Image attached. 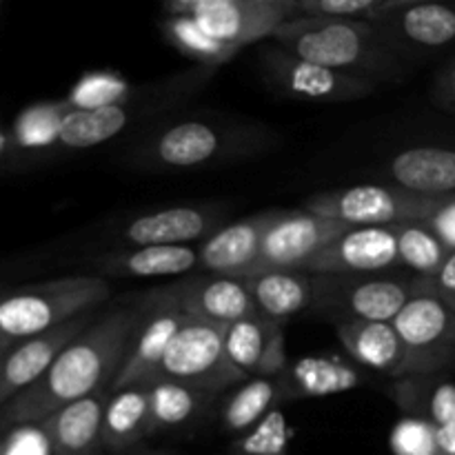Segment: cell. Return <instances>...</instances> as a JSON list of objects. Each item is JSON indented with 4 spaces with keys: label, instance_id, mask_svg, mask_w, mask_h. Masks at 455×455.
Masks as SVG:
<instances>
[{
    "label": "cell",
    "instance_id": "cell-32",
    "mask_svg": "<svg viewBox=\"0 0 455 455\" xmlns=\"http://www.w3.org/2000/svg\"><path fill=\"white\" fill-rule=\"evenodd\" d=\"M163 34L182 56L200 62V65L216 67L231 60L238 49L220 43L200 27L194 16H169L163 20Z\"/></svg>",
    "mask_w": 455,
    "mask_h": 455
},
{
    "label": "cell",
    "instance_id": "cell-9",
    "mask_svg": "<svg viewBox=\"0 0 455 455\" xmlns=\"http://www.w3.org/2000/svg\"><path fill=\"white\" fill-rule=\"evenodd\" d=\"M400 267L398 225L349 227L305 265L314 275L385 274Z\"/></svg>",
    "mask_w": 455,
    "mask_h": 455
},
{
    "label": "cell",
    "instance_id": "cell-36",
    "mask_svg": "<svg viewBox=\"0 0 455 455\" xmlns=\"http://www.w3.org/2000/svg\"><path fill=\"white\" fill-rule=\"evenodd\" d=\"M435 434L438 427L420 416H404L395 422L389 435V447L394 455H435Z\"/></svg>",
    "mask_w": 455,
    "mask_h": 455
},
{
    "label": "cell",
    "instance_id": "cell-16",
    "mask_svg": "<svg viewBox=\"0 0 455 455\" xmlns=\"http://www.w3.org/2000/svg\"><path fill=\"white\" fill-rule=\"evenodd\" d=\"M382 38L407 60L455 44V0L404 7L376 22Z\"/></svg>",
    "mask_w": 455,
    "mask_h": 455
},
{
    "label": "cell",
    "instance_id": "cell-2",
    "mask_svg": "<svg viewBox=\"0 0 455 455\" xmlns=\"http://www.w3.org/2000/svg\"><path fill=\"white\" fill-rule=\"evenodd\" d=\"M274 43L336 71L376 80L398 78L407 62L387 44L376 22L363 18L302 16L278 27Z\"/></svg>",
    "mask_w": 455,
    "mask_h": 455
},
{
    "label": "cell",
    "instance_id": "cell-33",
    "mask_svg": "<svg viewBox=\"0 0 455 455\" xmlns=\"http://www.w3.org/2000/svg\"><path fill=\"white\" fill-rule=\"evenodd\" d=\"M69 105L67 102H38L20 111L7 138L18 149H44L60 145V124Z\"/></svg>",
    "mask_w": 455,
    "mask_h": 455
},
{
    "label": "cell",
    "instance_id": "cell-38",
    "mask_svg": "<svg viewBox=\"0 0 455 455\" xmlns=\"http://www.w3.org/2000/svg\"><path fill=\"white\" fill-rule=\"evenodd\" d=\"M3 455H52V449L43 427L22 425L7 429Z\"/></svg>",
    "mask_w": 455,
    "mask_h": 455
},
{
    "label": "cell",
    "instance_id": "cell-37",
    "mask_svg": "<svg viewBox=\"0 0 455 455\" xmlns=\"http://www.w3.org/2000/svg\"><path fill=\"white\" fill-rule=\"evenodd\" d=\"M298 3H300V12L307 13V16H338L369 20V16L385 0H298Z\"/></svg>",
    "mask_w": 455,
    "mask_h": 455
},
{
    "label": "cell",
    "instance_id": "cell-5",
    "mask_svg": "<svg viewBox=\"0 0 455 455\" xmlns=\"http://www.w3.org/2000/svg\"><path fill=\"white\" fill-rule=\"evenodd\" d=\"M443 204V198L413 194L398 185H354L311 196L305 209L349 227H394L427 222Z\"/></svg>",
    "mask_w": 455,
    "mask_h": 455
},
{
    "label": "cell",
    "instance_id": "cell-20",
    "mask_svg": "<svg viewBox=\"0 0 455 455\" xmlns=\"http://www.w3.org/2000/svg\"><path fill=\"white\" fill-rule=\"evenodd\" d=\"M109 394L102 391L76 400L38 422L47 435L52 455H93L102 447V420Z\"/></svg>",
    "mask_w": 455,
    "mask_h": 455
},
{
    "label": "cell",
    "instance_id": "cell-43",
    "mask_svg": "<svg viewBox=\"0 0 455 455\" xmlns=\"http://www.w3.org/2000/svg\"><path fill=\"white\" fill-rule=\"evenodd\" d=\"M422 3H444V0H385V3H382L380 7L369 16V20L378 22L382 20V18L391 16L394 12H400V9L413 7V4H422Z\"/></svg>",
    "mask_w": 455,
    "mask_h": 455
},
{
    "label": "cell",
    "instance_id": "cell-29",
    "mask_svg": "<svg viewBox=\"0 0 455 455\" xmlns=\"http://www.w3.org/2000/svg\"><path fill=\"white\" fill-rule=\"evenodd\" d=\"M132 120L127 102L102 109H67L60 124V145L67 149H89L118 136Z\"/></svg>",
    "mask_w": 455,
    "mask_h": 455
},
{
    "label": "cell",
    "instance_id": "cell-41",
    "mask_svg": "<svg viewBox=\"0 0 455 455\" xmlns=\"http://www.w3.org/2000/svg\"><path fill=\"white\" fill-rule=\"evenodd\" d=\"M435 96H438L440 107L455 114V56L440 71L438 84H435Z\"/></svg>",
    "mask_w": 455,
    "mask_h": 455
},
{
    "label": "cell",
    "instance_id": "cell-30",
    "mask_svg": "<svg viewBox=\"0 0 455 455\" xmlns=\"http://www.w3.org/2000/svg\"><path fill=\"white\" fill-rule=\"evenodd\" d=\"M209 398H212L209 394H203V391L182 385V382L164 380V378L151 382L149 435L178 429V427H185L187 422L196 420Z\"/></svg>",
    "mask_w": 455,
    "mask_h": 455
},
{
    "label": "cell",
    "instance_id": "cell-17",
    "mask_svg": "<svg viewBox=\"0 0 455 455\" xmlns=\"http://www.w3.org/2000/svg\"><path fill=\"white\" fill-rule=\"evenodd\" d=\"M225 354L244 380L283 376L289 367L283 324L260 314L225 329Z\"/></svg>",
    "mask_w": 455,
    "mask_h": 455
},
{
    "label": "cell",
    "instance_id": "cell-11",
    "mask_svg": "<svg viewBox=\"0 0 455 455\" xmlns=\"http://www.w3.org/2000/svg\"><path fill=\"white\" fill-rule=\"evenodd\" d=\"M296 16H302L298 0H225L194 13L209 36L238 52L251 43L274 38L278 27Z\"/></svg>",
    "mask_w": 455,
    "mask_h": 455
},
{
    "label": "cell",
    "instance_id": "cell-24",
    "mask_svg": "<svg viewBox=\"0 0 455 455\" xmlns=\"http://www.w3.org/2000/svg\"><path fill=\"white\" fill-rule=\"evenodd\" d=\"M287 400L327 398L363 385V373L336 355H305L283 373Z\"/></svg>",
    "mask_w": 455,
    "mask_h": 455
},
{
    "label": "cell",
    "instance_id": "cell-45",
    "mask_svg": "<svg viewBox=\"0 0 455 455\" xmlns=\"http://www.w3.org/2000/svg\"><path fill=\"white\" fill-rule=\"evenodd\" d=\"M142 455H169V453H160V451H156V453H142Z\"/></svg>",
    "mask_w": 455,
    "mask_h": 455
},
{
    "label": "cell",
    "instance_id": "cell-44",
    "mask_svg": "<svg viewBox=\"0 0 455 455\" xmlns=\"http://www.w3.org/2000/svg\"><path fill=\"white\" fill-rule=\"evenodd\" d=\"M435 447H438V453L435 455H455V422L447 427H438Z\"/></svg>",
    "mask_w": 455,
    "mask_h": 455
},
{
    "label": "cell",
    "instance_id": "cell-23",
    "mask_svg": "<svg viewBox=\"0 0 455 455\" xmlns=\"http://www.w3.org/2000/svg\"><path fill=\"white\" fill-rule=\"evenodd\" d=\"M249 293L256 302L258 314L283 324L300 311L314 307V274L307 271H265L247 275Z\"/></svg>",
    "mask_w": 455,
    "mask_h": 455
},
{
    "label": "cell",
    "instance_id": "cell-1",
    "mask_svg": "<svg viewBox=\"0 0 455 455\" xmlns=\"http://www.w3.org/2000/svg\"><path fill=\"white\" fill-rule=\"evenodd\" d=\"M140 324L136 311L118 309L84 329L36 385L3 404L4 429L38 425L76 400L111 391Z\"/></svg>",
    "mask_w": 455,
    "mask_h": 455
},
{
    "label": "cell",
    "instance_id": "cell-35",
    "mask_svg": "<svg viewBox=\"0 0 455 455\" xmlns=\"http://www.w3.org/2000/svg\"><path fill=\"white\" fill-rule=\"evenodd\" d=\"M291 425L283 409H274L265 420L240 435L231 447V455H289Z\"/></svg>",
    "mask_w": 455,
    "mask_h": 455
},
{
    "label": "cell",
    "instance_id": "cell-39",
    "mask_svg": "<svg viewBox=\"0 0 455 455\" xmlns=\"http://www.w3.org/2000/svg\"><path fill=\"white\" fill-rule=\"evenodd\" d=\"M425 283H427V291L435 293V296L443 298L451 309H455V251L449 253L443 269H440L434 278L425 280Z\"/></svg>",
    "mask_w": 455,
    "mask_h": 455
},
{
    "label": "cell",
    "instance_id": "cell-42",
    "mask_svg": "<svg viewBox=\"0 0 455 455\" xmlns=\"http://www.w3.org/2000/svg\"><path fill=\"white\" fill-rule=\"evenodd\" d=\"M218 3H225V0H163L164 12L169 16H194L200 9H207Z\"/></svg>",
    "mask_w": 455,
    "mask_h": 455
},
{
    "label": "cell",
    "instance_id": "cell-13",
    "mask_svg": "<svg viewBox=\"0 0 455 455\" xmlns=\"http://www.w3.org/2000/svg\"><path fill=\"white\" fill-rule=\"evenodd\" d=\"M394 327L404 345L429 360L438 373L455 363V309L443 298L427 291V283L395 315Z\"/></svg>",
    "mask_w": 455,
    "mask_h": 455
},
{
    "label": "cell",
    "instance_id": "cell-15",
    "mask_svg": "<svg viewBox=\"0 0 455 455\" xmlns=\"http://www.w3.org/2000/svg\"><path fill=\"white\" fill-rule=\"evenodd\" d=\"M338 338L355 363L385 376L403 380L438 373L429 360L420 358L404 345L394 323H340Z\"/></svg>",
    "mask_w": 455,
    "mask_h": 455
},
{
    "label": "cell",
    "instance_id": "cell-19",
    "mask_svg": "<svg viewBox=\"0 0 455 455\" xmlns=\"http://www.w3.org/2000/svg\"><path fill=\"white\" fill-rule=\"evenodd\" d=\"M220 213L203 207H167L142 213L120 229L124 243L132 247L151 244H189L204 235L216 234Z\"/></svg>",
    "mask_w": 455,
    "mask_h": 455
},
{
    "label": "cell",
    "instance_id": "cell-46",
    "mask_svg": "<svg viewBox=\"0 0 455 455\" xmlns=\"http://www.w3.org/2000/svg\"><path fill=\"white\" fill-rule=\"evenodd\" d=\"M269 3H283V0H269Z\"/></svg>",
    "mask_w": 455,
    "mask_h": 455
},
{
    "label": "cell",
    "instance_id": "cell-28",
    "mask_svg": "<svg viewBox=\"0 0 455 455\" xmlns=\"http://www.w3.org/2000/svg\"><path fill=\"white\" fill-rule=\"evenodd\" d=\"M394 398L409 416H420L435 427L455 422V382L434 376L403 378L395 385Z\"/></svg>",
    "mask_w": 455,
    "mask_h": 455
},
{
    "label": "cell",
    "instance_id": "cell-6",
    "mask_svg": "<svg viewBox=\"0 0 455 455\" xmlns=\"http://www.w3.org/2000/svg\"><path fill=\"white\" fill-rule=\"evenodd\" d=\"M225 329L204 320H187L167 349L158 380L182 382L209 395L244 382L243 373L225 354Z\"/></svg>",
    "mask_w": 455,
    "mask_h": 455
},
{
    "label": "cell",
    "instance_id": "cell-34",
    "mask_svg": "<svg viewBox=\"0 0 455 455\" xmlns=\"http://www.w3.org/2000/svg\"><path fill=\"white\" fill-rule=\"evenodd\" d=\"M129 92L132 87L127 80L114 71H87L71 87L65 102L71 109H102L127 102Z\"/></svg>",
    "mask_w": 455,
    "mask_h": 455
},
{
    "label": "cell",
    "instance_id": "cell-4",
    "mask_svg": "<svg viewBox=\"0 0 455 455\" xmlns=\"http://www.w3.org/2000/svg\"><path fill=\"white\" fill-rule=\"evenodd\" d=\"M314 309L340 323H394L413 296L425 289V278L360 274L314 275Z\"/></svg>",
    "mask_w": 455,
    "mask_h": 455
},
{
    "label": "cell",
    "instance_id": "cell-18",
    "mask_svg": "<svg viewBox=\"0 0 455 455\" xmlns=\"http://www.w3.org/2000/svg\"><path fill=\"white\" fill-rule=\"evenodd\" d=\"M278 212H262L222 227L200 244V267L212 274L244 278L260 256L262 238Z\"/></svg>",
    "mask_w": 455,
    "mask_h": 455
},
{
    "label": "cell",
    "instance_id": "cell-3",
    "mask_svg": "<svg viewBox=\"0 0 455 455\" xmlns=\"http://www.w3.org/2000/svg\"><path fill=\"white\" fill-rule=\"evenodd\" d=\"M107 298L109 283L100 275H67L16 289L0 305V351L92 314Z\"/></svg>",
    "mask_w": 455,
    "mask_h": 455
},
{
    "label": "cell",
    "instance_id": "cell-8",
    "mask_svg": "<svg viewBox=\"0 0 455 455\" xmlns=\"http://www.w3.org/2000/svg\"><path fill=\"white\" fill-rule=\"evenodd\" d=\"M260 65L274 84L291 96L315 102H349L369 96L376 83L305 60L280 44L260 49Z\"/></svg>",
    "mask_w": 455,
    "mask_h": 455
},
{
    "label": "cell",
    "instance_id": "cell-22",
    "mask_svg": "<svg viewBox=\"0 0 455 455\" xmlns=\"http://www.w3.org/2000/svg\"><path fill=\"white\" fill-rule=\"evenodd\" d=\"M225 142V136L216 124L203 123V120H185L154 138L151 158L163 167L194 169L216 160Z\"/></svg>",
    "mask_w": 455,
    "mask_h": 455
},
{
    "label": "cell",
    "instance_id": "cell-21",
    "mask_svg": "<svg viewBox=\"0 0 455 455\" xmlns=\"http://www.w3.org/2000/svg\"><path fill=\"white\" fill-rule=\"evenodd\" d=\"M394 185L429 198L455 196V149L411 147L394 156L389 164Z\"/></svg>",
    "mask_w": 455,
    "mask_h": 455
},
{
    "label": "cell",
    "instance_id": "cell-14",
    "mask_svg": "<svg viewBox=\"0 0 455 455\" xmlns=\"http://www.w3.org/2000/svg\"><path fill=\"white\" fill-rule=\"evenodd\" d=\"M151 311L140 318L136 333H133L132 342H129L127 355L120 367L118 376H116L114 387L116 389H124V387L133 385H151L158 380L160 364H163L167 349L172 347L173 338L178 336L187 320L191 315L182 314L178 307L172 302H164L151 293Z\"/></svg>",
    "mask_w": 455,
    "mask_h": 455
},
{
    "label": "cell",
    "instance_id": "cell-12",
    "mask_svg": "<svg viewBox=\"0 0 455 455\" xmlns=\"http://www.w3.org/2000/svg\"><path fill=\"white\" fill-rule=\"evenodd\" d=\"M100 315L96 311L78 315L69 323L56 329L38 333L34 338L18 342L12 349L3 354L0 364V403H9L13 395L22 394L31 385L40 380L52 369L58 355L80 336L87 327H92Z\"/></svg>",
    "mask_w": 455,
    "mask_h": 455
},
{
    "label": "cell",
    "instance_id": "cell-31",
    "mask_svg": "<svg viewBox=\"0 0 455 455\" xmlns=\"http://www.w3.org/2000/svg\"><path fill=\"white\" fill-rule=\"evenodd\" d=\"M400 267H407L418 278H434L447 262L451 249L427 222H404L398 225Z\"/></svg>",
    "mask_w": 455,
    "mask_h": 455
},
{
    "label": "cell",
    "instance_id": "cell-40",
    "mask_svg": "<svg viewBox=\"0 0 455 455\" xmlns=\"http://www.w3.org/2000/svg\"><path fill=\"white\" fill-rule=\"evenodd\" d=\"M427 225L440 235V240H443L451 251H455V196L444 200L443 207L427 220Z\"/></svg>",
    "mask_w": 455,
    "mask_h": 455
},
{
    "label": "cell",
    "instance_id": "cell-10",
    "mask_svg": "<svg viewBox=\"0 0 455 455\" xmlns=\"http://www.w3.org/2000/svg\"><path fill=\"white\" fill-rule=\"evenodd\" d=\"M154 296L164 302H172L191 318L222 324V327H229L249 315H258L256 302L249 293L247 283L235 275L212 274L187 278L156 289Z\"/></svg>",
    "mask_w": 455,
    "mask_h": 455
},
{
    "label": "cell",
    "instance_id": "cell-7",
    "mask_svg": "<svg viewBox=\"0 0 455 455\" xmlns=\"http://www.w3.org/2000/svg\"><path fill=\"white\" fill-rule=\"evenodd\" d=\"M349 229L345 222L302 212H278L262 238L260 256L249 275L265 271H302L333 238ZM247 278V275H244Z\"/></svg>",
    "mask_w": 455,
    "mask_h": 455
},
{
    "label": "cell",
    "instance_id": "cell-26",
    "mask_svg": "<svg viewBox=\"0 0 455 455\" xmlns=\"http://www.w3.org/2000/svg\"><path fill=\"white\" fill-rule=\"evenodd\" d=\"M149 385H133L111 391L102 420V447L124 451L149 435Z\"/></svg>",
    "mask_w": 455,
    "mask_h": 455
},
{
    "label": "cell",
    "instance_id": "cell-27",
    "mask_svg": "<svg viewBox=\"0 0 455 455\" xmlns=\"http://www.w3.org/2000/svg\"><path fill=\"white\" fill-rule=\"evenodd\" d=\"M283 400H287L283 376L249 378L222 404V427L229 434H247L274 409H278Z\"/></svg>",
    "mask_w": 455,
    "mask_h": 455
},
{
    "label": "cell",
    "instance_id": "cell-25",
    "mask_svg": "<svg viewBox=\"0 0 455 455\" xmlns=\"http://www.w3.org/2000/svg\"><path fill=\"white\" fill-rule=\"evenodd\" d=\"M200 267V249L191 244H151L107 256L100 269L111 278H172Z\"/></svg>",
    "mask_w": 455,
    "mask_h": 455
}]
</instances>
